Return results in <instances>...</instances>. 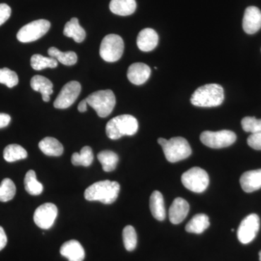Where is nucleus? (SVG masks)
<instances>
[{"label":"nucleus","instance_id":"nucleus-23","mask_svg":"<svg viewBox=\"0 0 261 261\" xmlns=\"http://www.w3.org/2000/svg\"><path fill=\"white\" fill-rule=\"evenodd\" d=\"M63 34L66 37L73 38L75 42H83L86 38L85 30L80 25L78 18H73L65 24Z\"/></svg>","mask_w":261,"mask_h":261},{"label":"nucleus","instance_id":"nucleus-35","mask_svg":"<svg viewBox=\"0 0 261 261\" xmlns=\"http://www.w3.org/2000/svg\"><path fill=\"white\" fill-rule=\"evenodd\" d=\"M247 144L252 149L261 150V132L251 134L247 138Z\"/></svg>","mask_w":261,"mask_h":261},{"label":"nucleus","instance_id":"nucleus-16","mask_svg":"<svg viewBox=\"0 0 261 261\" xmlns=\"http://www.w3.org/2000/svg\"><path fill=\"white\" fill-rule=\"evenodd\" d=\"M190 211V205L181 197H177L173 200L169 209L170 221L173 224H178L184 221Z\"/></svg>","mask_w":261,"mask_h":261},{"label":"nucleus","instance_id":"nucleus-10","mask_svg":"<svg viewBox=\"0 0 261 261\" xmlns=\"http://www.w3.org/2000/svg\"><path fill=\"white\" fill-rule=\"evenodd\" d=\"M260 218L257 214L248 215L239 226L238 238L240 243L249 244L257 236L260 228Z\"/></svg>","mask_w":261,"mask_h":261},{"label":"nucleus","instance_id":"nucleus-25","mask_svg":"<svg viewBox=\"0 0 261 261\" xmlns=\"http://www.w3.org/2000/svg\"><path fill=\"white\" fill-rule=\"evenodd\" d=\"M97 159L102 166L103 171L111 172L116 168L118 163V154L111 150H104L97 154Z\"/></svg>","mask_w":261,"mask_h":261},{"label":"nucleus","instance_id":"nucleus-15","mask_svg":"<svg viewBox=\"0 0 261 261\" xmlns=\"http://www.w3.org/2000/svg\"><path fill=\"white\" fill-rule=\"evenodd\" d=\"M62 256L68 261H84L85 251L84 247L77 240H72L63 244L60 250Z\"/></svg>","mask_w":261,"mask_h":261},{"label":"nucleus","instance_id":"nucleus-26","mask_svg":"<svg viewBox=\"0 0 261 261\" xmlns=\"http://www.w3.org/2000/svg\"><path fill=\"white\" fill-rule=\"evenodd\" d=\"M4 159L7 162L13 163L27 159L28 156L27 150L23 147L16 144L7 146L3 152Z\"/></svg>","mask_w":261,"mask_h":261},{"label":"nucleus","instance_id":"nucleus-19","mask_svg":"<svg viewBox=\"0 0 261 261\" xmlns=\"http://www.w3.org/2000/svg\"><path fill=\"white\" fill-rule=\"evenodd\" d=\"M31 87L36 92L42 94L43 101L50 100L49 96L53 93V84L47 78L42 75H34L31 80Z\"/></svg>","mask_w":261,"mask_h":261},{"label":"nucleus","instance_id":"nucleus-22","mask_svg":"<svg viewBox=\"0 0 261 261\" xmlns=\"http://www.w3.org/2000/svg\"><path fill=\"white\" fill-rule=\"evenodd\" d=\"M39 149L43 153L48 156H61L63 153V146L61 142L53 137H45L39 143Z\"/></svg>","mask_w":261,"mask_h":261},{"label":"nucleus","instance_id":"nucleus-5","mask_svg":"<svg viewBox=\"0 0 261 261\" xmlns=\"http://www.w3.org/2000/svg\"><path fill=\"white\" fill-rule=\"evenodd\" d=\"M87 103L101 118H106L112 113L116 106V99L113 91H97L86 98Z\"/></svg>","mask_w":261,"mask_h":261},{"label":"nucleus","instance_id":"nucleus-11","mask_svg":"<svg viewBox=\"0 0 261 261\" xmlns=\"http://www.w3.org/2000/svg\"><path fill=\"white\" fill-rule=\"evenodd\" d=\"M82 87L80 83L71 81L63 86L61 92L54 102V107L58 109H66L70 107L81 93Z\"/></svg>","mask_w":261,"mask_h":261},{"label":"nucleus","instance_id":"nucleus-17","mask_svg":"<svg viewBox=\"0 0 261 261\" xmlns=\"http://www.w3.org/2000/svg\"><path fill=\"white\" fill-rule=\"evenodd\" d=\"M137 44L140 50L143 51L153 50L159 44V35L152 29H143L139 33Z\"/></svg>","mask_w":261,"mask_h":261},{"label":"nucleus","instance_id":"nucleus-39","mask_svg":"<svg viewBox=\"0 0 261 261\" xmlns=\"http://www.w3.org/2000/svg\"><path fill=\"white\" fill-rule=\"evenodd\" d=\"M87 99H84L79 104L78 110L81 113H84L87 111Z\"/></svg>","mask_w":261,"mask_h":261},{"label":"nucleus","instance_id":"nucleus-20","mask_svg":"<svg viewBox=\"0 0 261 261\" xmlns=\"http://www.w3.org/2000/svg\"><path fill=\"white\" fill-rule=\"evenodd\" d=\"M149 207L154 219L163 221L166 219V208L164 199L162 194L159 191H154L149 199Z\"/></svg>","mask_w":261,"mask_h":261},{"label":"nucleus","instance_id":"nucleus-30","mask_svg":"<svg viewBox=\"0 0 261 261\" xmlns=\"http://www.w3.org/2000/svg\"><path fill=\"white\" fill-rule=\"evenodd\" d=\"M31 65L33 69L41 70L44 68H55L58 66V61L53 58H47L42 55H34L31 58Z\"/></svg>","mask_w":261,"mask_h":261},{"label":"nucleus","instance_id":"nucleus-36","mask_svg":"<svg viewBox=\"0 0 261 261\" xmlns=\"http://www.w3.org/2000/svg\"><path fill=\"white\" fill-rule=\"evenodd\" d=\"M11 15V8L7 4H0V25L4 24Z\"/></svg>","mask_w":261,"mask_h":261},{"label":"nucleus","instance_id":"nucleus-12","mask_svg":"<svg viewBox=\"0 0 261 261\" xmlns=\"http://www.w3.org/2000/svg\"><path fill=\"white\" fill-rule=\"evenodd\" d=\"M58 213V207L54 204L50 202L42 204L34 212V222L38 227L49 229L54 224Z\"/></svg>","mask_w":261,"mask_h":261},{"label":"nucleus","instance_id":"nucleus-21","mask_svg":"<svg viewBox=\"0 0 261 261\" xmlns=\"http://www.w3.org/2000/svg\"><path fill=\"white\" fill-rule=\"evenodd\" d=\"M109 7L114 14L127 16L135 13L137 3L135 0H111Z\"/></svg>","mask_w":261,"mask_h":261},{"label":"nucleus","instance_id":"nucleus-9","mask_svg":"<svg viewBox=\"0 0 261 261\" xmlns=\"http://www.w3.org/2000/svg\"><path fill=\"white\" fill-rule=\"evenodd\" d=\"M50 23L47 20H34L24 25L17 34V39L20 42H34L45 35L50 29Z\"/></svg>","mask_w":261,"mask_h":261},{"label":"nucleus","instance_id":"nucleus-31","mask_svg":"<svg viewBox=\"0 0 261 261\" xmlns=\"http://www.w3.org/2000/svg\"><path fill=\"white\" fill-rule=\"evenodd\" d=\"M16 193L14 182L10 178H5L0 184V202H6L13 200Z\"/></svg>","mask_w":261,"mask_h":261},{"label":"nucleus","instance_id":"nucleus-7","mask_svg":"<svg viewBox=\"0 0 261 261\" xmlns=\"http://www.w3.org/2000/svg\"><path fill=\"white\" fill-rule=\"evenodd\" d=\"M181 182L187 190L201 193L205 191L210 181L208 174L205 170L200 167H193L183 173Z\"/></svg>","mask_w":261,"mask_h":261},{"label":"nucleus","instance_id":"nucleus-8","mask_svg":"<svg viewBox=\"0 0 261 261\" xmlns=\"http://www.w3.org/2000/svg\"><path fill=\"white\" fill-rule=\"evenodd\" d=\"M236 140L237 136L234 132L229 130H221L219 132L206 130L200 135L202 143L214 149L229 147L234 143Z\"/></svg>","mask_w":261,"mask_h":261},{"label":"nucleus","instance_id":"nucleus-29","mask_svg":"<svg viewBox=\"0 0 261 261\" xmlns=\"http://www.w3.org/2000/svg\"><path fill=\"white\" fill-rule=\"evenodd\" d=\"M24 186L25 191L32 195H39L43 191V185L37 181V175L33 170H30L25 174Z\"/></svg>","mask_w":261,"mask_h":261},{"label":"nucleus","instance_id":"nucleus-2","mask_svg":"<svg viewBox=\"0 0 261 261\" xmlns=\"http://www.w3.org/2000/svg\"><path fill=\"white\" fill-rule=\"evenodd\" d=\"M224 99V91L219 84H210L199 87L191 97V102L197 107L212 108L221 106Z\"/></svg>","mask_w":261,"mask_h":261},{"label":"nucleus","instance_id":"nucleus-24","mask_svg":"<svg viewBox=\"0 0 261 261\" xmlns=\"http://www.w3.org/2000/svg\"><path fill=\"white\" fill-rule=\"evenodd\" d=\"M210 226L209 218L205 214H197L187 224L185 230L189 233H202Z\"/></svg>","mask_w":261,"mask_h":261},{"label":"nucleus","instance_id":"nucleus-4","mask_svg":"<svg viewBox=\"0 0 261 261\" xmlns=\"http://www.w3.org/2000/svg\"><path fill=\"white\" fill-rule=\"evenodd\" d=\"M158 142L162 147L166 159L169 162L176 163L183 161L192 154L190 144L183 137H173L169 140L159 138Z\"/></svg>","mask_w":261,"mask_h":261},{"label":"nucleus","instance_id":"nucleus-32","mask_svg":"<svg viewBox=\"0 0 261 261\" xmlns=\"http://www.w3.org/2000/svg\"><path fill=\"white\" fill-rule=\"evenodd\" d=\"M123 240L126 250L133 251L135 250L137 245V235L133 226H126L123 228Z\"/></svg>","mask_w":261,"mask_h":261},{"label":"nucleus","instance_id":"nucleus-37","mask_svg":"<svg viewBox=\"0 0 261 261\" xmlns=\"http://www.w3.org/2000/svg\"><path fill=\"white\" fill-rule=\"evenodd\" d=\"M11 121V118L6 113H0V128L8 126Z\"/></svg>","mask_w":261,"mask_h":261},{"label":"nucleus","instance_id":"nucleus-3","mask_svg":"<svg viewBox=\"0 0 261 261\" xmlns=\"http://www.w3.org/2000/svg\"><path fill=\"white\" fill-rule=\"evenodd\" d=\"M138 128V121L135 117L121 115L108 122L106 125V135L111 140H118L123 136L135 135Z\"/></svg>","mask_w":261,"mask_h":261},{"label":"nucleus","instance_id":"nucleus-38","mask_svg":"<svg viewBox=\"0 0 261 261\" xmlns=\"http://www.w3.org/2000/svg\"><path fill=\"white\" fill-rule=\"evenodd\" d=\"M7 243H8V238H7L4 228L0 226V251L5 248Z\"/></svg>","mask_w":261,"mask_h":261},{"label":"nucleus","instance_id":"nucleus-1","mask_svg":"<svg viewBox=\"0 0 261 261\" xmlns=\"http://www.w3.org/2000/svg\"><path fill=\"white\" fill-rule=\"evenodd\" d=\"M121 187L116 181L105 180L96 182L84 192V197L88 201H99L104 204H112L118 198Z\"/></svg>","mask_w":261,"mask_h":261},{"label":"nucleus","instance_id":"nucleus-28","mask_svg":"<svg viewBox=\"0 0 261 261\" xmlns=\"http://www.w3.org/2000/svg\"><path fill=\"white\" fill-rule=\"evenodd\" d=\"M48 55L51 58H55L57 61H59L62 64L65 65H73L77 62V55L74 51H69L66 53H63L56 47H50L48 49Z\"/></svg>","mask_w":261,"mask_h":261},{"label":"nucleus","instance_id":"nucleus-18","mask_svg":"<svg viewBox=\"0 0 261 261\" xmlns=\"http://www.w3.org/2000/svg\"><path fill=\"white\" fill-rule=\"evenodd\" d=\"M240 185L245 192L250 193L261 188V169L244 173L240 178Z\"/></svg>","mask_w":261,"mask_h":261},{"label":"nucleus","instance_id":"nucleus-40","mask_svg":"<svg viewBox=\"0 0 261 261\" xmlns=\"http://www.w3.org/2000/svg\"><path fill=\"white\" fill-rule=\"evenodd\" d=\"M259 260L261 261V251L259 252Z\"/></svg>","mask_w":261,"mask_h":261},{"label":"nucleus","instance_id":"nucleus-27","mask_svg":"<svg viewBox=\"0 0 261 261\" xmlns=\"http://www.w3.org/2000/svg\"><path fill=\"white\" fill-rule=\"evenodd\" d=\"M93 152L89 146H85L81 149L80 153L75 152L72 154L71 157V162L75 166H82L88 167L93 162Z\"/></svg>","mask_w":261,"mask_h":261},{"label":"nucleus","instance_id":"nucleus-13","mask_svg":"<svg viewBox=\"0 0 261 261\" xmlns=\"http://www.w3.org/2000/svg\"><path fill=\"white\" fill-rule=\"evenodd\" d=\"M244 31L254 34L261 29V11L255 6L248 7L245 11L243 20Z\"/></svg>","mask_w":261,"mask_h":261},{"label":"nucleus","instance_id":"nucleus-14","mask_svg":"<svg viewBox=\"0 0 261 261\" xmlns=\"http://www.w3.org/2000/svg\"><path fill=\"white\" fill-rule=\"evenodd\" d=\"M150 74V68L143 63H133L130 65L127 71L128 80L135 85H142L145 83Z\"/></svg>","mask_w":261,"mask_h":261},{"label":"nucleus","instance_id":"nucleus-6","mask_svg":"<svg viewBox=\"0 0 261 261\" xmlns=\"http://www.w3.org/2000/svg\"><path fill=\"white\" fill-rule=\"evenodd\" d=\"M124 43L117 34H108L102 39L99 48V55L105 61L113 63L123 56Z\"/></svg>","mask_w":261,"mask_h":261},{"label":"nucleus","instance_id":"nucleus-33","mask_svg":"<svg viewBox=\"0 0 261 261\" xmlns=\"http://www.w3.org/2000/svg\"><path fill=\"white\" fill-rule=\"evenodd\" d=\"M0 84H5L9 88H13L18 84V75L9 68H1L0 69Z\"/></svg>","mask_w":261,"mask_h":261},{"label":"nucleus","instance_id":"nucleus-34","mask_svg":"<svg viewBox=\"0 0 261 261\" xmlns=\"http://www.w3.org/2000/svg\"><path fill=\"white\" fill-rule=\"evenodd\" d=\"M242 126L246 132L254 134L261 132V119L255 117H245L242 120Z\"/></svg>","mask_w":261,"mask_h":261}]
</instances>
